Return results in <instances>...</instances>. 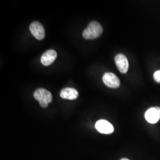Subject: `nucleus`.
Wrapping results in <instances>:
<instances>
[{"label":"nucleus","mask_w":160,"mask_h":160,"mask_svg":"<svg viewBox=\"0 0 160 160\" xmlns=\"http://www.w3.org/2000/svg\"><path fill=\"white\" fill-rule=\"evenodd\" d=\"M103 33V28L97 22H92L89 23L82 33L83 38L86 39H94L100 37Z\"/></svg>","instance_id":"nucleus-1"},{"label":"nucleus","mask_w":160,"mask_h":160,"mask_svg":"<svg viewBox=\"0 0 160 160\" xmlns=\"http://www.w3.org/2000/svg\"><path fill=\"white\" fill-rule=\"evenodd\" d=\"M34 98L39 101L40 106L46 108L48 107L49 103H51L52 100V96L51 92L46 90L45 88H39L34 92Z\"/></svg>","instance_id":"nucleus-2"},{"label":"nucleus","mask_w":160,"mask_h":160,"mask_svg":"<svg viewBox=\"0 0 160 160\" xmlns=\"http://www.w3.org/2000/svg\"><path fill=\"white\" fill-rule=\"evenodd\" d=\"M29 29L32 34L38 40H42L45 38V31L43 25L39 22L35 21L29 26Z\"/></svg>","instance_id":"nucleus-3"},{"label":"nucleus","mask_w":160,"mask_h":160,"mask_svg":"<svg viewBox=\"0 0 160 160\" xmlns=\"http://www.w3.org/2000/svg\"><path fill=\"white\" fill-rule=\"evenodd\" d=\"M103 81L106 86L112 88H116L120 86V80L112 72H106L103 76Z\"/></svg>","instance_id":"nucleus-4"},{"label":"nucleus","mask_w":160,"mask_h":160,"mask_svg":"<svg viewBox=\"0 0 160 160\" xmlns=\"http://www.w3.org/2000/svg\"><path fill=\"white\" fill-rule=\"evenodd\" d=\"M115 63L121 73L126 74L129 68V62L128 59L123 54L119 53L115 57Z\"/></svg>","instance_id":"nucleus-5"},{"label":"nucleus","mask_w":160,"mask_h":160,"mask_svg":"<svg viewBox=\"0 0 160 160\" xmlns=\"http://www.w3.org/2000/svg\"><path fill=\"white\" fill-rule=\"evenodd\" d=\"M146 120L150 123H156L160 119V108L158 107L149 109L145 114Z\"/></svg>","instance_id":"nucleus-6"},{"label":"nucleus","mask_w":160,"mask_h":160,"mask_svg":"<svg viewBox=\"0 0 160 160\" xmlns=\"http://www.w3.org/2000/svg\"><path fill=\"white\" fill-rule=\"evenodd\" d=\"M95 126L98 131L104 134H110L114 131L113 126L107 120H98L96 122Z\"/></svg>","instance_id":"nucleus-7"},{"label":"nucleus","mask_w":160,"mask_h":160,"mask_svg":"<svg viewBox=\"0 0 160 160\" xmlns=\"http://www.w3.org/2000/svg\"><path fill=\"white\" fill-rule=\"evenodd\" d=\"M57 57V52L53 49H49L45 52L42 56L40 61L44 66H49L53 63Z\"/></svg>","instance_id":"nucleus-8"},{"label":"nucleus","mask_w":160,"mask_h":160,"mask_svg":"<svg viewBox=\"0 0 160 160\" xmlns=\"http://www.w3.org/2000/svg\"><path fill=\"white\" fill-rule=\"evenodd\" d=\"M60 96L64 99L75 100L78 96V92L73 88H65L60 92Z\"/></svg>","instance_id":"nucleus-9"},{"label":"nucleus","mask_w":160,"mask_h":160,"mask_svg":"<svg viewBox=\"0 0 160 160\" xmlns=\"http://www.w3.org/2000/svg\"><path fill=\"white\" fill-rule=\"evenodd\" d=\"M154 79L157 82H160V70L155 71L154 74Z\"/></svg>","instance_id":"nucleus-10"},{"label":"nucleus","mask_w":160,"mask_h":160,"mask_svg":"<svg viewBox=\"0 0 160 160\" xmlns=\"http://www.w3.org/2000/svg\"><path fill=\"white\" fill-rule=\"evenodd\" d=\"M120 160H130L129 159H127V158H123V159H121Z\"/></svg>","instance_id":"nucleus-11"}]
</instances>
